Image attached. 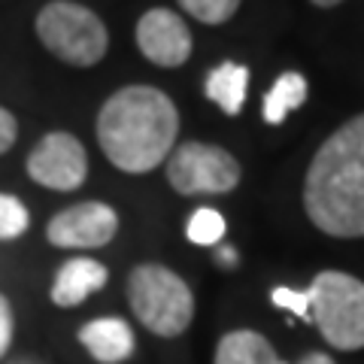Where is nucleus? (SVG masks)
<instances>
[{
    "mask_svg": "<svg viewBox=\"0 0 364 364\" xmlns=\"http://www.w3.org/2000/svg\"><path fill=\"white\" fill-rule=\"evenodd\" d=\"M225 219L219 210L213 207H200L195 215L188 219V240L198 246H215L225 237Z\"/></svg>",
    "mask_w": 364,
    "mask_h": 364,
    "instance_id": "15",
    "label": "nucleus"
},
{
    "mask_svg": "<svg viewBox=\"0 0 364 364\" xmlns=\"http://www.w3.org/2000/svg\"><path fill=\"white\" fill-rule=\"evenodd\" d=\"M109 270L95 258H70L67 264L55 273L49 298L55 306H79L88 294H95L107 286Z\"/></svg>",
    "mask_w": 364,
    "mask_h": 364,
    "instance_id": "10",
    "label": "nucleus"
},
{
    "mask_svg": "<svg viewBox=\"0 0 364 364\" xmlns=\"http://www.w3.org/2000/svg\"><path fill=\"white\" fill-rule=\"evenodd\" d=\"M270 301L282 306V310H289L294 316H301L310 322V294L306 291H294V289H286V286H279V289H273L270 291Z\"/></svg>",
    "mask_w": 364,
    "mask_h": 364,
    "instance_id": "18",
    "label": "nucleus"
},
{
    "mask_svg": "<svg viewBox=\"0 0 364 364\" xmlns=\"http://www.w3.org/2000/svg\"><path fill=\"white\" fill-rule=\"evenodd\" d=\"M246 88H249V70L243 64L225 61L207 76V97L215 107H222L228 116H237L243 109Z\"/></svg>",
    "mask_w": 364,
    "mask_h": 364,
    "instance_id": "13",
    "label": "nucleus"
},
{
    "mask_svg": "<svg viewBox=\"0 0 364 364\" xmlns=\"http://www.w3.org/2000/svg\"><path fill=\"white\" fill-rule=\"evenodd\" d=\"M179 112L161 88H119L97 112V143L124 173H149L176 146Z\"/></svg>",
    "mask_w": 364,
    "mask_h": 364,
    "instance_id": "2",
    "label": "nucleus"
},
{
    "mask_svg": "<svg viewBox=\"0 0 364 364\" xmlns=\"http://www.w3.org/2000/svg\"><path fill=\"white\" fill-rule=\"evenodd\" d=\"M167 182L179 195H228L240 182V164L231 152L210 143H182L167 158Z\"/></svg>",
    "mask_w": 364,
    "mask_h": 364,
    "instance_id": "6",
    "label": "nucleus"
},
{
    "mask_svg": "<svg viewBox=\"0 0 364 364\" xmlns=\"http://www.w3.org/2000/svg\"><path fill=\"white\" fill-rule=\"evenodd\" d=\"M16 136H18V122L9 109L0 107V155H6L9 149L16 146Z\"/></svg>",
    "mask_w": 364,
    "mask_h": 364,
    "instance_id": "19",
    "label": "nucleus"
},
{
    "mask_svg": "<svg viewBox=\"0 0 364 364\" xmlns=\"http://www.w3.org/2000/svg\"><path fill=\"white\" fill-rule=\"evenodd\" d=\"M304 210L328 237H364V112L318 146L304 179Z\"/></svg>",
    "mask_w": 364,
    "mask_h": 364,
    "instance_id": "1",
    "label": "nucleus"
},
{
    "mask_svg": "<svg viewBox=\"0 0 364 364\" xmlns=\"http://www.w3.org/2000/svg\"><path fill=\"white\" fill-rule=\"evenodd\" d=\"M298 364H334L331 355H322V352H310V355H304Z\"/></svg>",
    "mask_w": 364,
    "mask_h": 364,
    "instance_id": "21",
    "label": "nucleus"
},
{
    "mask_svg": "<svg viewBox=\"0 0 364 364\" xmlns=\"http://www.w3.org/2000/svg\"><path fill=\"white\" fill-rule=\"evenodd\" d=\"M310 4H316V6L328 9V6H337V4H343V0H310Z\"/></svg>",
    "mask_w": 364,
    "mask_h": 364,
    "instance_id": "23",
    "label": "nucleus"
},
{
    "mask_svg": "<svg viewBox=\"0 0 364 364\" xmlns=\"http://www.w3.org/2000/svg\"><path fill=\"white\" fill-rule=\"evenodd\" d=\"M215 258H219V264L225 267H234L237 264V252H234V249H219V255H215Z\"/></svg>",
    "mask_w": 364,
    "mask_h": 364,
    "instance_id": "22",
    "label": "nucleus"
},
{
    "mask_svg": "<svg viewBox=\"0 0 364 364\" xmlns=\"http://www.w3.org/2000/svg\"><path fill=\"white\" fill-rule=\"evenodd\" d=\"M136 46L158 67H179L191 55V31L173 9H149L136 21Z\"/></svg>",
    "mask_w": 364,
    "mask_h": 364,
    "instance_id": "9",
    "label": "nucleus"
},
{
    "mask_svg": "<svg viewBox=\"0 0 364 364\" xmlns=\"http://www.w3.org/2000/svg\"><path fill=\"white\" fill-rule=\"evenodd\" d=\"M134 316L158 337H179L195 318V294L186 279L161 264H140L128 277Z\"/></svg>",
    "mask_w": 364,
    "mask_h": 364,
    "instance_id": "3",
    "label": "nucleus"
},
{
    "mask_svg": "<svg viewBox=\"0 0 364 364\" xmlns=\"http://www.w3.org/2000/svg\"><path fill=\"white\" fill-rule=\"evenodd\" d=\"M304 100H306V79L301 73H282L264 95V122L282 124L291 109L304 107Z\"/></svg>",
    "mask_w": 364,
    "mask_h": 364,
    "instance_id": "14",
    "label": "nucleus"
},
{
    "mask_svg": "<svg viewBox=\"0 0 364 364\" xmlns=\"http://www.w3.org/2000/svg\"><path fill=\"white\" fill-rule=\"evenodd\" d=\"M37 37L55 58L73 67L97 64L109 49L107 25L88 6L52 0L37 16Z\"/></svg>",
    "mask_w": 364,
    "mask_h": 364,
    "instance_id": "5",
    "label": "nucleus"
},
{
    "mask_svg": "<svg viewBox=\"0 0 364 364\" xmlns=\"http://www.w3.org/2000/svg\"><path fill=\"white\" fill-rule=\"evenodd\" d=\"M116 234H119L116 210L97 200L67 207L46 225V237L58 249H100Z\"/></svg>",
    "mask_w": 364,
    "mask_h": 364,
    "instance_id": "8",
    "label": "nucleus"
},
{
    "mask_svg": "<svg viewBox=\"0 0 364 364\" xmlns=\"http://www.w3.org/2000/svg\"><path fill=\"white\" fill-rule=\"evenodd\" d=\"M215 364H286L258 331H231L215 346Z\"/></svg>",
    "mask_w": 364,
    "mask_h": 364,
    "instance_id": "12",
    "label": "nucleus"
},
{
    "mask_svg": "<svg viewBox=\"0 0 364 364\" xmlns=\"http://www.w3.org/2000/svg\"><path fill=\"white\" fill-rule=\"evenodd\" d=\"M310 322L334 349H364V282L340 270H322L310 282Z\"/></svg>",
    "mask_w": 364,
    "mask_h": 364,
    "instance_id": "4",
    "label": "nucleus"
},
{
    "mask_svg": "<svg viewBox=\"0 0 364 364\" xmlns=\"http://www.w3.org/2000/svg\"><path fill=\"white\" fill-rule=\"evenodd\" d=\"M9 343H13V306L0 294V355H6Z\"/></svg>",
    "mask_w": 364,
    "mask_h": 364,
    "instance_id": "20",
    "label": "nucleus"
},
{
    "mask_svg": "<svg viewBox=\"0 0 364 364\" xmlns=\"http://www.w3.org/2000/svg\"><path fill=\"white\" fill-rule=\"evenodd\" d=\"M31 215L25 203L13 195H0V240H16L28 231Z\"/></svg>",
    "mask_w": 364,
    "mask_h": 364,
    "instance_id": "17",
    "label": "nucleus"
},
{
    "mask_svg": "<svg viewBox=\"0 0 364 364\" xmlns=\"http://www.w3.org/2000/svg\"><path fill=\"white\" fill-rule=\"evenodd\" d=\"M79 343L100 364H119L134 352V331L122 318H95L79 328Z\"/></svg>",
    "mask_w": 364,
    "mask_h": 364,
    "instance_id": "11",
    "label": "nucleus"
},
{
    "mask_svg": "<svg viewBox=\"0 0 364 364\" xmlns=\"http://www.w3.org/2000/svg\"><path fill=\"white\" fill-rule=\"evenodd\" d=\"M28 176L37 186L55 191H73L88 176V155L85 146L73 134L52 131L33 146L28 155Z\"/></svg>",
    "mask_w": 364,
    "mask_h": 364,
    "instance_id": "7",
    "label": "nucleus"
},
{
    "mask_svg": "<svg viewBox=\"0 0 364 364\" xmlns=\"http://www.w3.org/2000/svg\"><path fill=\"white\" fill-rule=\"evenodd\" d=\"M179 6L203 25H225L240 9V0H179Z\"/></svg>",
    "mask_w": 364,
    "mask_h": 364,
    "instance_id": "16",
    "label": "nucleus"
}]
</instances>
